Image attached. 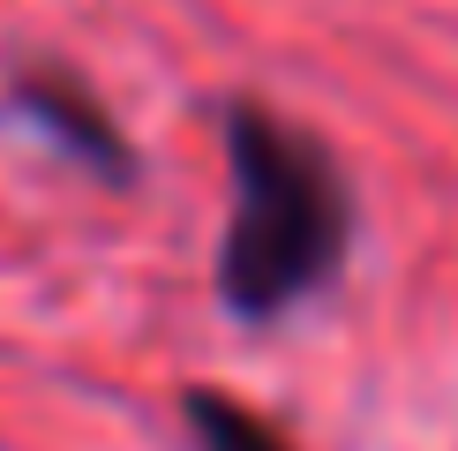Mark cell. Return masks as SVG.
<instances>
[{"label":"cell","instance_id":"obj_3","mask_svg":"<svg viewBox=\"0 0 458 451\" xmlns=\"http://www.w3.org/2000/svg\"><path fill=\"white\" fill-rule=\"evenodd\" d=\"M181 413H188V429H196V451H293L278 437V421H263V413L241 406L233 391L196 384V391H181Z\"/></svg>","mask_w":458,"mask_h":451},{"label":"cell","instance_id":"obj_2","mask_svg":"<svg viewBox=\"0 0 458 451\" xmlns=\"http://www.w3.org/2000/svg\"><path fill=\"white\" fill-rule=\"evenodd\" d=\"M15 113H30L38 128H53L83 166H98L106 181H128L136 174V158H128V143H121V128H113V113L90 98L83 83H68V75H15Z\"/></svg>","mask_w":458,"mask_h":451},{"label":"cell","instance_id":"obj_1","mask_svg":"<svg viewBox=\"0 0 458 451\" xmlns=\"http://www.w3.org/2000/svg\"><path fill=\"white\" fill-rule=\"evenodd\" d=\"M233 218L218 241V301L248 324H271L316 286H331L353 241V196L338 158L309 128L278 121L263 98L225 106Z\"/></svg>","mask_w":458,"mask_h":451}]
</instances>
